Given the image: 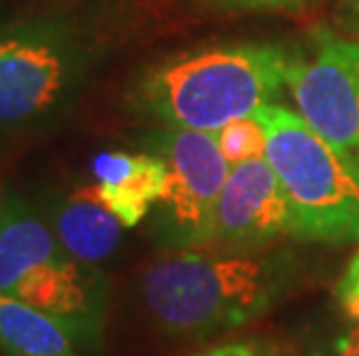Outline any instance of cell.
<instances>
[{
	"instance_id": "6da1fadb",
	"label": "cell",
	"mask_w": 359,
	"mask_h": 356,
	"mask_svg": "<svg viewBox=\"0 0 359 356\" xmlns=\"http://www.w3.org/2000/svg\"><path fill=\"white\" fill-rule=\"evenodd\" d=\"M297 283L287 250L195 245L167 250L142 271L140 303L158 331L202 340L264 317Z\"/></svg>"
},
{
	"instance_id": "7a4b0ae2",
	"label": "cell",
	"mask_w": 359,
	"mask_h": 356,
	"mask_svg": "<svg viewBox=\"0 0 359 356\" xmlns=\"http://www.w3.org/2000/svg\"><path fill=\"white\" fill-rule=\"evenodd\" d=\"M294 54L271 42H220L158 58L135 74L128 104L163 127L218 132L273 104Z\"/></svg>"
},
{
	"instance_id": "3957f363",
	"label": "cell",
	"mask_w": 359,
	"mask_h": 356,
	"mask_svg": "<svg viewBox=\"0 0 359 356\" xmlns=\"http://www.w3.org/2000/svg\"><path fill=\"white\" fill-rule=\"evenodd\" d=\"M97 58V42L63 12L0 10V153L56 125Z\"/></svg>"
},
{
	"instance_id": "277c9868",
	"label": "cell",
	"mask_w": 359,
	"mask_h": 356,
	"mask_svg": "<svg viewBox=\"0 0 359 356\" xmlns=\"http://www.w3.org/2000/svg\"><path fill=\"white\" fill-rule=\"evenodd\" d=\"M0 292L63 324L83 352L102 350L104 276L67 252L44 215L12 190L0 220Z\"/></svg>"
},
{
	"instance_id": "5b68a950",
	"label": "cell",
	"mask_w": 359,
	"mask_h": 356,
	"mask_svg": "<svg viewBox=\"0 0 359 356\" xmlns=\"http://www.w3.org/2000/svg\"><path fill=\"white\" fill-rule=\"evenodd\" d=\"M255 118L266 134L264 157L292 211L290 236L316 243L359 241V162L283 104H266Z\"/></svg>"
},
{
	"instance_id": "8992f818",
	"label": "cell",
	"mask_w": 359,
	"mask_h": 356,
	"mask_svg": "<svg viewBox=\"0 0 359 356\" xmlns=\"http://www.w3.org/2000/svg\"><path fill=\"white\" fill-rule=\"evenodd\" d=\"M147 146L170 166V187L158 204L160 243L167 250L206 245L213 208L232 169L216 134L163 127L147 139Z\"/></svg>"
},
{
	"instance_id": "52a82bcc",
	"label": "cell",
	"mask_w": 359,
	"mask_h": 356,
	"mask_svg": "<svg viewBox=\"0 0 359 356\" xmlns=\"http://www.w3.org/2000/svg\"><path fill=\"white\" fill-rule=\"evenodd\" d=\"M287 93L313 130L359 162V42L316 35L290 65Z\"/></svg>"
},
{
	"instance_id": "ba28073f",
	"label": "cell",
	"mask_w": 359,
	"mask_h": 356,
	"mask_svg": "<svg viewBox=\"0 0 359 356\" xmlns=\"http://www.w3.org/2000/svg\"><path fill=\"white\" fill-rule=\"evenodd\" d=\"M290 234L292 211L266 157L232 164L213 208L206 245L259 250Z\"/></svg>"
},
{
	"instance_id": "9c48e42d",
	"label": "cell",
	"mask_w": 359,
	"mask_h": 356,
	"mask_svg": "<svg viewBox=\"0 0 359 356\" xmlns=\"http://www.w3.org/2000/svg\"><path fill=\"white\" fill-rule=\"evenodd\" d=\"M95 187L104 206L123 222L137 227L149 211L165 199L170 187V166L158 153L104 150L90 162Z\"/></svg>"
},
{
	"instance_id": "30bf717a",
	"label": "cell",
	"mask_w": 359,
	"mask_h": 356,
	"mask_svg": "<svg viewBox=\"0 0 359 356\" xmlns=\"http://www.w3.org/2000/svg\"><path fill=\"white\" fill-rule=\"evenodd\" d=\"M44 220L67 252L93 266L116 252L126 229L123 222L104 206L95 183L77 185L56 197Z\"/></svg>"
},
{
	"instance_id": "8fae6325",
	"label": "cell",
	"mask_w": 359,
	"mask_h": 356,
	"mask_svg": "<svg viewBox=\"0 0 359 356\" xmlns=\"http://www.w3.org/2000/svg\"><path fill=\"white\" fill-rule=\"evenodd\" d=\"M0 352L5 356H81L63 324L0 292Z\"/></svg>"
},
{
	"instance_id": "7c38bea8",
	"label": "cell",
	"mask_w": 359,
	"mask_h": 356,
	"mask_svg": "<svg viewBox=\"0 0 359 356\" xmlns=\"http://www.w3.org/2000/svg\"><path fill=\"white\" fill-rule=\"evenodd\" d=\"M225 160L230 164H239L255 157H264L266 153V134L255 116L234 120L223 130L213 132Z\"/></svg>"
},
{
	"instance_id": "4fadbf2b",
	"label": "cell",
	"mask_w": 359,
	"mask_h": 356,
	"mask_svg": "<svg viewBox=\"0 0 359 356\" xmlns=\"http://www.w3.org/2000/svg\"><path fill=\"white\" fill-rule=\"evenodd\" d=\"M190 356H294V350L283 340L271 338H248V340H227V343L206 347Z\"/></svg>"
},
{
	"instance_id": "5bb4252c",
	"label": "cell",
	"mask_w": 359,
	"mask_h": 356,
	"mask_svg": "<svg viewBox=\"0 0 359 356\" xmlns=\"http://www.w3.org/2000/svg\"><path fill=\"white\" fill-rule=\"evenodd\" d=\"M336 301H339L346 317L359 322V252L350 259L339 285H336Z\"/></svg>"
},
{
	"instance_id": "9a60e30c",
	"label": "cell",
	"mask_w": 359,
	"mask_h": 356,
	"mask_svg": "<svg viewBox=\"0 0 359 356\" xmlns=\"http://www.w3.org/2000/svg\"><path fill=\"white\" fill-rule=\"evenodd\" d=\"M213 7L232 12H278V10H297L306 5L309 0H206Z\"/></svg>"
},
{
	"instance_id": "2e32d148",
	"label": "cell",
	"mask_w": 359,
	"mask_h": 356,
	"mask_svg": "<svg viewBox=\"0 0 359 356\" xmlns=\"http://www.w3.org/2000/svg\"><path fill=\"white\" fill-rule=\"evenodd\" d=\"M332 356H359V322L336 343Z\"/></svg>"
},
{
	"instance_id": "e0dca14e",
	"label": "cell",
	"mask_w": 359,
	"mask_h": 356,
	"mask_svg": "<svg viewBox=\"0 0 359 356\" xmlns=\"http://www.w3.org/2000/svg\"><path fill=\"white\" fill-rule=\"evenodd\" d=\"M343 5H346L348 19L359 28V0H343Z\"/></svg>"
},
{
	"instance_id": "ac0fdd59",
	"label": "cell",
	"mask_w": 359,
	"mask_h": 356,
	"mask_svg": "<svg viewBox=\"0 0 359 356\" xmlns=\"http://www.w3.org/2000/svg\"><path fill=\"white\" fill-rule=\"evenodd\" d=\"M7 194H10V190H5V187L0 185V220H3L5 208H7Z\"/></svg>"
}]
</instances>
